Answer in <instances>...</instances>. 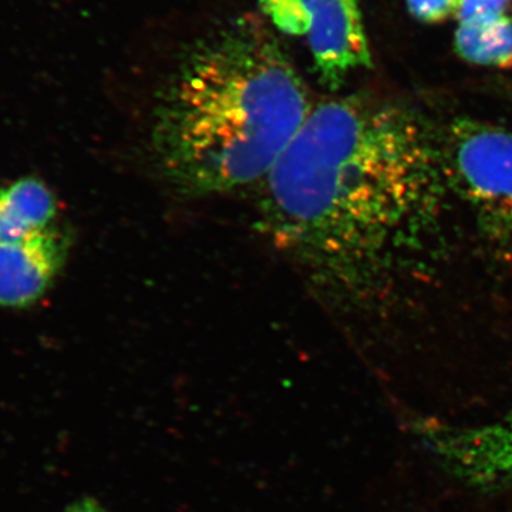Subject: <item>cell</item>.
Listing matches in <instances>:
<instances>
[{
  "instance_id": "5b68a950",
  "label": "cell",
  "mask_w": 512,
  "mask_h": 512,
  "mask_svg": "<svg viewBox=\"0 0 512 512\" xmlns=\"http://www.w3.org/2000/svg\"><path fill=\"white\" fill-rule=\"evenodd\" d=\"M320 83L336 90L353 70L372 67L359 0H299Z\"/></svg>"
},
{
  "instance_id": "8992f818",
  "label": "cell",
  "mask_w": 512,
  "mask_h": 512,
  "mask_svg": "<svg viewBox=\"0 0 512 512\" xmlns=\"http://www.w3.org/2000/svg\"><path fill=\"white\" fill-rule=\"evenodd\" d=\"M67 238L59 227L12 244H0V305L26 308L42 298L55 282Z\"/></svg>"
},
{
  "instance_id": "8fae6325",
  "label": "cell",
  "mask_w": 512,
  "mask_h": 512,
  "mask_svg": "<svg viewBox=\"0 0 512 512\" xmlns=\"http://www.w3.org/2000/svg\"><path fill=\"white\" fill-rule=\"evenodd\" d=\"M510 0H460L457 9L458 22L497 18L503 16Z\"/></svg>"
},
{
  "instance_id": "ba28073f",
  "label": "cell",
  "mask_w": 512,
  "mask_h": 512,
  "mask_svg": "<svg viewBox=\"0 0 512 512\" xmlns=\"http://www.w3.org/2000/svg\"><path fill=\"white\" fill-rule=\"evenodd\" d=\"M456 50L467 62L481 66H512V20L507 16L461 22Z\"/></svg>"
},
{
  "instance_id": "3957f363",
  "label": "cell",
  "mask_w": 512,
  "mask_h": 512,
  "mask_svg": "<svg viewBox=\"0 0 512 512\" xmlns=\"http://www.w3.org/2000/svg\"><path fill=\"white\" fill-rule=\"evenodd\" d=\"M450 190L488 238L512 247V133L460 117L440 137Z\"/></svg>"
},
{
  "instance_id": "6da1fadb",
  "label": "cell",
  "mask_w": 512,
  "mask_h": 512,
  "mask_svg": "<svg viewBox=\"0 0 512 512\" xmlns=\"http://www.w3.org/2000/svg\"><path fill=\"white\" fill-rule=\"evenodd\" d=\"M439 134L370 96L312 107L261 181V220L313 284L342 301L386 298L436 254L450 194Z\"/></svg>"
},
{
  "instance_id": "30bf717a",
  "label": "cell",
  "mask_w": 512,
  "mask_h": 512,
  "mask_svg": "<svg viewBox=\"0 0 512 512\" xmlns=\"http://www.w3.org/2000/svg\"><path fill=\"white\" fill-rule=\"evenodd\" d=\"M460 0H407L414 18L424 23H439L456 16Z\"/></svg>"
},
{
  "instance_id": "277c9868",
  "label": "cell",
  "mask_w": 512,
  "mask_h": 512,
  "mask_svg": "<svg viewBox=\"0 0 512 512\" xmlns=\"http://www.w3.org/2000/svg\"><path fill=\"white\" fill-rule=\"evenodd\" d=\"M421 441L451 474L476 487H512V412L476 426L421 424Z\"/></svg>"
},
{
  "instance_id": "52a82bcc",
  "label": "cell",
  "mask_w": 512,
  "mask_h": 512,
  "mask_svg": "<svg viewBox=\"0 0 512 512\" xmlns=\"http://www.w3.org/2000/svg\"><path fill=\"white\" fill-rule=\"evenodd\" d=\"M59 205L43 181L23 178L0 190V244H12L56 227Z\"/></svg>"
},
{
  "instance_id": "7c38bea8",
  "label": "cell",
  "mask_w": 512,
  "mask_h": 512,
  "mask_svg": "<svg viewBox=\"0 0 512 512\" xmlns=\"http://www.w3.org/2000/svg\"><path fill=\"white\" fill-rule=\"evenodd\" d=\"M64 512H107L100 507L99 504L94 503L92 500L80 501V503L73 504L72 507L67 508Z\"/></svg>"
},
{
  "instance_id": "9c48e42d",
  "label": "cell",
  "mask_w": 512,
  "mask_h": 512,
  "mask_svg": "<svg viewBox=\"0 0 512 512\" xmlns=\"http://www.w3.org/2000/svg\"><path fill=\"white\" fill-rule=\"evenodd\" d=\"M261 3L279 29L291 35H306L308 23L299 0H261Z\"/></svg>"
},
{
  "instance_id": "7a4b0ae2",
  "label": "cell",
  "mask_w": 512,
  "mask_h": 512,
  "mask_svg": "<svg viewBox=\"0 0 512 512\" xmlns=\"http://www.w3.org/2000/svg\"><path fill=\"white\" fill-rule=\"evenodd\" d=\"M301 74L255 16L188 53L158 100L151 151L183 194H225L264 180L308 119Z\"/></svg>"
}]
</instances>
